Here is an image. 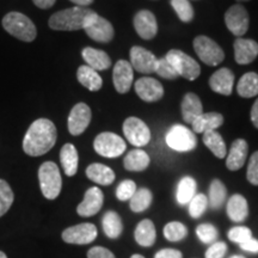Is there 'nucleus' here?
Listing matches in <instances>:
<instances>
[{"label": "nucleus", "mask_w": 258, "mask_h": 258, "mask_svg": "<svg viewBox=\"0 0 258 258\" xmlns=\"http://www.w3.org/2000/svg\"><path fill=\"white\" fill-rule=\"evenodd\" d=\"M88 258H115L111 251L102 246H95L89 250Z\"/></svg>", "instance_id": "47"}, {"label": "nucleus", "mask_w": 258, "mask_h": 258, "mask_svg": "<svg viewBox=\"0 0 258 258\" xmlns=\"http://www.w3.org/2000/svg\"><path fill=\"white\" fill-rule=\"evenodd\" d=\"M38 179L42 194L47 200H55L61 192L62 179L60 170L55 163L46 161L38 169Z\"/></svg>", "instance_id": "4"}, {"label": "nucleus", "mask_w": 258, "mask_h": 258, "mask_svg": "<svg viewBox=\"0 0 258 258\" xmlns=\"http://www.w3.org/2000/svg\"><path fill=\"white\" fill-rule=\"evenodd\" d=\"M158 76L161 77L164 79H176L177 77H179L177 74L176 70L173 69V66L171 64L169 61H167L166 57H161V59H158L156 70H154Z\"/></svg>", "instance_id": "41"}, {"label": "nucleus", "mask_w": 258, "mask_h": 258, "mask_svg": "<svg viewBox=\"0 0 258 258\" xmlns=\"http://www.w3.org/2000/svg\"><path fill=\"white\" fill-rule=\"evenodd\" d=\"M237 92L243 98L258 96V74L254 72L245 73L238 83Z\"/></svg>", "instance_id": "32"}, {"label": "nucleus", "mask_w": 258, "mask_h": 258, "mask_svg": "<svg viewBox=\"0 0 258 258\" xmlns=\"http://www.w3.org/2000/svg\"><path fill=\"white\" fill-rule=\"evenodd\" d=\"M234 83V74L228 69H220L217 72L213 73L209 78V86L214 92L219 95L230 96L232 93Z\"/></svg>", "instance_id": "20"}, {"label": "nucleus", "mask_w": 258, "mask_h": 258, "mask_svg": "<svg viewBox=\"0 0 258 258\" xmlns=\"http://www.w3.org/2000/svg\"><path fill=\"white\" fill-rule=\"evenodd\" d=\"M131 258H145V257L141 256V254H133Z\"/></svg>", "instance_id": "53"}, {"label": "nucleus", "mask_w": 258, "mask_h": 258, "mask_svg": "<svg viewBox=\"0 0 258 258\" xmlns=\"http://www.w3.org/2000/svg\"><path fill=\"white\" fill-rule=\"evenodd\" d=\"M192 46L200 60L208 66H217L225 59V53L221 47L207 36H198L194 40Z\"/></svg>", "instance_id": "6"}, {"label": "nucleus", "mask_w": 258, "mask_h": 258, "mask_svg": "<svg viewBox=\"0 0 258 258\" xmlns=\"http://www.w3.org/2000/svg\"><path fill=\"white\" fill-rule=\"evenodd\" d=\"M240 247L245 251H249V252L258 253V240L253 239V238H251V239L245 241V243L240 244Z\"/></svg>", "instance_id": "49"}, {"label": "nucleus", "mask_w": 258, "mask_h": 258, "mask_svg": "<svg viewBox=\"0 0 258 258\" xmlns=\"http://www.w3.org/2000/svg\"><path fill=\"white\" fill-rule=\"evenodd\" d=\"M247 180L253 185H258V151L251 156L246 172Z\"/></svg>", "instance_id": "45"}, {"label": "nucleus", "mask_w": 258, "mask_h": 258, "mask_svg": "<svg viewBox=\"0 0 258 258\" xmlns=\"http://www.w3.org/2000/svg\"><path fill=\"white\" fill-rule=\"evenodd\" d=\"M226 251H227V245L224 241H218L208 247V250L206 251V258H224Z\"/></svg>", "instance_id": "46"}, {"label": "nucleus", "mask_w": 258, "mask_h": 258, "mask_svg": "<svg viewBox=\"0 0 258 258\" xmlns=\"http://www.w3.org/2000/svg\"><path fill=\"white\" fill-rule=\"evenodd\" d=\"M0 258H8V257H6V254L3 252V251H0Z\"/></svg>", "instance_id": "54"}, {"label": "nucleus", "mask_w": 258, "mask_h": 258, "mask_svg": "<svg viewBox=\"0 0 258 258\" xmlns=\"http://www.w3.org/2000/svg\"><path fill=\"white\" fill-rule=\"evenodd\" d=\"M167 146L177 152H190L198 145V139L189 128L176 124L167 132L165 137Z\"/></svg>", "instance_id": "8"}, {"label": "nucleus", "mask_w": 258, "mask_h": 258, "mask_svg": "<svg viewBox=\"0 0 258 258\" xmlns=\"http://www.w3.org/2000/svg\"><path fill=\"white\" fill-rule=\"evenodd\" d=\"M93 147L99 156L105 158H117L124 153L127 145L117 134L104 132L98 134L93 141Z\"/></svg>", "instance_id": "7"}, {"label": "nucleus", "mask_w": 258, "mask_h": 258, "mask_svg": "<svg viewBox=\"0 0 258 258\" xmlns=\"http://www.w3.org/2000/svg\"><path fill=\"white\" fill-rule=\"evenodd\" d=\"M152 192L146 188L138 189L133 198L129 200V206H131V209L134 213H141L150 207L151 203H152Z\"/></svg>", "instance_id": "35"}, {"label": "nucleus", "mask_w": 258, "mask_h": 258, "mask_svg": "<svg viewBox=\"0 0 258 258\" xmlns=\"http://www.w3.org/2000/svg\"><path fill=\"white\" fill-rule=\"evenodd\" d=\"M96 226L93 224H79L72 227L66 228L62 232V239L63 241L69 244H78V245H85L92 243L97 238Z\"/></svg>", "instance_id": "12"}, {"label": "nucleus", "mask_w": 258, "mask_h": 258, "mask_svg": "<svg viewBox=\"0 0 258 258\" xmlns=\"http://www.w3.org/2000/svg\"><path fill=\"white\" fill-rule=\"evenodd\" d=\"M84 30L91 40L99 42V43H108L114 38L115 35L114 27L110 22L97 14L92 16Z\"/></svg>", "instance_id": "11"}, {"label": "nucleus", "mask_w": 258, "mask_h": 258, "mask_svg": "<svg viewBox=\"0 0 258 258\" xmlns=\"http://www.w3.org/2000/svg\"><path fill=\"white\" fill-rule=\"evenodd\" d=\"M96 12L91 9L80 8V6H74V8L62 10V11L55 12L51 15L49 18L50 29L57 31H74L80 30L86 27L90 19Z\"/></svg>", "instance_id": "2"}, {"label": "nucleus", "mask_w": 258, "mask_h": 258, "mask_svg": "<svg viewBox=\"0 0 258 258\" xmlns=\"http://www.w3.org/2000/svg\"><path fill=\"white\" fill-rule=\"evenodd\" d=\"M134 73L131 62L125 60H120L115 63L112 71V80L116 91L120 93H127L133 84Z\"/></svg>", "instance_id": "18"}, {"label": "nucleus", "mask_w": 258, "mask_h": 258, "mask_svg": "<svg viewBox=\"0 0 258 258\" xmlns=\"http://www.w3.org/2000/svg\"><path fill=\"white\" fill-rule=\"evenodd\" d=\"M208 206V198L203 194H198L189 202V214L194 219H199L206 212Z\"/></svg>", "instance_id": "40"}, {"label": "nucleus", "mask_w": 258, "mask_h": 258, "mask_svg": "<svg viewBox=\"0 0 258 258\" xmlns=\"http://www.w3.org/2000/svg\"><path fill=\"white\" fill-rule=\"evenodd\" d=\"M171 6L184 23H190L194 18V9L189 0H171Z\"/></svg>", "instance_id": "38"}, {"label": "nucleus", "mask_w": 258, "mask_h": 258, "mask_svg": "<svg viewBox=\"0 0 258 258\" xmlns=\"http://www.w3.org/2000/svg\"><path fill=\"white\" fill-rule=\"evenodd\" d=\"M34 2V4L37 6V8L40 9H50L51 6H53L54 4H55L56 0H32Z\"/></svg>", "instance_id": "50"}, {"label": "nucleus", "mask_w": 258, "mask_h": 258, "mask_svg": "<svg viewBox=\"0 0 258 258\" xmlns=\"http://www.w3.org/2000/svg\"><path fill=\"white\" fill-rule=\"evenodd\" d=\"M225 23L228 30L235 36L241 37L249 30L250 17L246 9L240 4L232 5L225 14Z\"/></svg>", "instance_id": "10"}, {"label": "nucleus", "mask_w": 258, "mask_h": 258, "mask_svg": "<svg viewBox=\"0 0 258 258\" xmlns=\"http://www.w3.org/2000/svg\"><path fill=\"white\" fill-rule=\"evenodd\" d=\"M134 29L144 40H152L158 32L156 16L148 10H141L134 16Z\"/></svg>", "instance_id": "17"}, {"label": "nucleus", "mask_w": 258, "mask_h": 258, "mask_svg": "<svg viewBox=\"0 0 258 258\" xmlns=\"http://www.w3.org/2000/svg\"><path fill=\"white\" fill-rule=\"evenodd\" d=\"M226 195H227V190H226V186L221 180L214 179L211 183V186H209V198H208V203L211 205L213 209H219L224 205Z\"/></svg>", "instance_id": "36"}, {"label": "nucleus", "mask_w": 258, "mask_h": 258, "mask_svg": "<svg viewBox=\"0 0 258 258\" xmlns=\"http://www.w3.org/2000/svg\"><path fill=\"white\" fill-rule=\"evenodd\" d=\"M86 176L90 180L99 185H110L115 180L114 171L110 167L99 163L89 165L88 169H86Z\"/></svg>", "instance_id": "26"}, {"label": "nucleus", "mask_w": 258, "mask_h": 258, "mask_svg": "<svg viewBox=\"0 0 258 258\" xmlns=\"http://www.w3.org/2000/svg\"><path fill=\"white\" fill-rule=\"evenodd\" d=\"M227 215L232 221L241 222L249 215V206L244 196L235 194L227 202Z\"/></svg>", "instance_id": "24"}, {"label": "nucleus", "mask_w": 258, "mask_h": 258, "mask_svg": "<svg viewBox=\"0 0 258 258\" xmlns=\"http://www.w3.org/2000/svg\"><path fill=\"white\" fill-rule=\"evenodd\" d=\"M238 3H244V2H249V0H237Z\"/></svg>", "instance_id": "56"}, {"label": "nucleus", "mask_w": 258, "mask_h": 258, "mask_svg": "<svg viewBox=\"0 0 258 258\" xmlns=\"http://www.w3.org/2000/svg\"><path fill=\"white\" fill-rule=\"evenodd\" d=\"M123 165L124 169L133 172L144 171L150 165V156L143 150H133L125 156Z\"/></svg>", "instance_id": "30"}, {"label": "nucleus", "mask_w": 258, "mask_h": 258, "mask_svg": "<svg viewBox=\"0 0 258 258\" xmlns=\"http://www.w3.org/2000/svg\"><path fill=\"white\" fill-rule=\"evenodd\" d=\"M158 59L152 51L134 46L131 49V64L140 73H153Z\"/></svg>", "instance_id": "16"}, {"label": "nucleus", "mask_w": 258, "mask_h": 258, "mask_svg": "<svg viewBox=\"0 0 258 258\" xmlns=\"http://www.w3.org/2000/svg\"><path fill=\"white\" fill-rule=\"evenodd\" d=\"M228 238L230 240L234 241V243L243 244L245 241H247L252 238V232L249 227H245V226H237V227L231 228L228 231Z\"/></svg>", "instance_id": "44"}, {"label": "nucleus", "mask_w": 258, "mask_h": 258, "mask_svg": "<svg viewBox=\"0 0 258 258\" xmlns=\"http://www.w3.org/2000/svg\"><path fill=\"white\" fill-rule=\"evenodd\" d=\"M186 234H188V230L182 222L172 221L164 227V235L169 241H179L184 239Z\"/></svg>", "instance_id": "37"}, {"label": "nucleus", "mask_w": 258, "mask_h": 258, "mask_svg": "<svg viewBox=\"0 0 258 258\" xmlns=\"http://www.w3.org/2000/svg\"><path fill=\"white\" fill-rule=\"evenodd\" d=\"M102 225L105 235L111 239H116V238L120 237L122 231H123V224H122L120 215L112 211L105 213L104 217H103Z\"/></svg>", "instance_id": "31"}, {"label": "nucleus", "mask_w": 258, "mask_h": 258, "mask_svg": "<svg viewBox=\"0 0 258 258\" xmlns=\"http://www.w3.org/2000/svg\"><path fill=\"white\" fill-rule=\"evenodd\" d=\"M103 201H104V195L102 190L97 186H92L86 190L83 202L77 207V213L84 218L93 217L102 209Z\"/></svg>", "instance_id": "15"}, {"label": "nucleus", "mask_w": 258, "mask_h": 258, "mask_svg": "<svg viewBox=\"0 0 258 258\" xmlns=\"http://www.w3.org/2000/svg\"><path fill=\"white\" fill-rule=\"evenodd\" d=\"M234 59L237 63H251L258 56V43L249 38L238 37L234 41Z\"/></svg>", "instance_id": "19"}, {"label": "nucleus", "mask_w": 258, "mask_h": 258, "mask_svg": "<svg viewBox=\"0 0 258 258\" xmlns=\"http://www.w3.org/2000/svg\"><path fill=\"white\" fill-rule=\"evenodd\" d=\"M56 139L55 124L48 118H38L32 122L27 131L23 140V150L28 156H43L54 147Z\"/></svg>", "instance_id": "1"}, {"label": "nucleus", "mask_w": 258, "mask_h": 258, "mask_svg": "<svg viewBox=\"0 0 258 258\" xmlns=\"http://www.w3.org/2000/svg\"><path fill=\"white\" fill-rule=\"evenodd\" d=\"M77 78H78L79 83L82 84L84 88L88 89L89 91L96 92L102 89V77L99 76L97 71L92 70L91 67L86 66V64L80 66L78 71H77Z\"/></svg>", "instance_id": "28"}, {"label": "nucleus", "mask_w": 258, "mask_h": 258, "mask_svg": "<svg viewBox=\"0 0 258 258\" xmlns=\"http://www.w3.org/2000/svg\"><path fill=\"white\" fill-rule=\"evenodd\" d=\"M3 27L10 35L21 41L31 42L36 38V27L28 16L21 12H9L3 18Z\"/></svg>", "instance_id": "3"}, {"label": "nucleus", "mask_w": 258, "mask_h": 258, "mask_svg": "<svg viewBox=\"0 0 258 258\" xmlns=\"http://www.w3.org/2000/svg\"><path fill=\"white\" fill-rule=\"evenodd\" d=\"M196 234H198L200 240L206 244L213 243L218 238L217 228L211 224L199 225L198 228H196Z\"/></svg>", "instance_id": "43"}, {"label": "nucleus", "mask_w": 258, "mask_h": 258, "mask_svg": "<svg viewBox=\"0 0 258 258\" xmlns=\"http://www.w3.org/2000/svg\"><path fill=\"white\" fill-rule=\"evenodd\" d=\"M83 59L85 60L86 66L91 67L92 70L104 71L111 66V59L104 50L96 49V48L86 47L82 51Z\"/></svg>", "instance_id": "22"}, {"label": "nucleus", "mask_w": 258, "mask_h": 258, "mask_svg": "<svg viewBox=\"0 0 258 258\" xmlns=\"http://www.w3.org/2000/svg\"><path fill=\"white\" fill-rule=\"evenodd\" d=\"M180 109H182V116L184 118L186 123L191 124L199 116L203 114V108L201 99L199 98L198 95L195 93L189 92L186 93L182 101V105H180Z\"/></svg>", "instance_id": "23"}, {"label": "nucleus", "mask_w": 258, "mask_h": 258, "mask_svg": "<svg viewBox=\"0 0 258 258\" xmlns=\"http://www.w3.org/2000/svg\"><path fill=\"white\" fill-rule=\"evenodd\" d=\"M70 2H72L73 4L80 6V8H86V6L92 4L93 0H70Z\"/></svg>", "instance_id": "52"}, {"label": "nucleus", "mask_w": 258, "mask_h": 258, "mask_svg": "<svg viewBox=\"0 0 258 258\" xmlns=\"http://www.w3.org/2000/svg\"><path fill=\"white\" fill-rule=\"evenodd\" d=\"M123 134L135 147H144L150 143L151 132L147 124L138 117H128L123 123Z\"/></svg>", "instance_id": "9"}, {"label": "nucleus", "mask_w": 258, "mask_h": 258, "mask_svg": "<svg viewBox=\"0 0 258 258\" xmlns=\"http://www.w3.org/2000/svg\"><path fill=\"white\" fill-rule=\"evenodd\" d=\"M247 151L249 145L244 139H237L232 144L230 152H228L227 159H226V166L231 171H238L244 166L247 158Z\"/></svg>", "instance_id": "21"}, {"label": "nucleus", "mask_w": 258, "mask_h": 258, "mask_svg": "<svg viewBox=\"0 0 258 258\" xmlns=\"http://www.w3.org/2000/svg\"><path fill=\"white\" fill-rule=\"evenodd\" d=\"M165 57L172 64L178 76L188 80H195L199 78L200 73H201V67L184 51L172 49L166 54Z\"/></svg>", "instance_id": "5"}, {"label": "nucleus", "mask_w": 258, "mask_h": 258, "mask_svg": "<svg viewBox=\"0 0 258 258\" xmlns=\"http://www.w3.org/2000/svg\"><path fill=\"white\" fill-rule=\"evenodd\" d=\"M137 191V184L131 179H125L118 184L116 189V198L120 201H127L133 198V195Z\"/></svg>", "instance_id": "42"}, {"label": "nucleus", "mask_w": 258, "mask_h": 258, "mask_svg": "<svg viewBox=\"0 0 258 258\" xmlns=\"http://www.w3.org/2000/svg\"><path fill=\"white\" fill-rule=\"evenodd\" d=\"M154 258H183V254L175 249H163L158 251Z\"/></svg>", "instance_id": "48"}, {"label": "nucleus", "mask_w": 258, "mask_h": 258, "mask_svg": "<svg viewBox=\"0 0 258 258\" xmlns=\"http://www.w3.org/2000/svg\"><path fill=\"white\" fill-rule=\"evenodd\" d=\"M134 237L137 243L140 245V246H152V245L156 243L157 239V232L153 222L148 220V219H145V220L139 222L137 228H135Z\"/></svg>", "instance_id": "25"}, {"label": "nucleus", "mask_w": 258, "mask_h": 258, "mask_svg": "<svg viewBox=\"0 0 258 258\" xmlns=\"http://www.w3.org/2000/svg\"><path fill=\"white\" fill-rule=\"evenodd\" d=\"M224 123V116L219 112H207L199 116L192 122V129L195 133H206L209 131H215Z\"/></svg>", "instance_id": "29"}, {"label": "nucleus", "mask_w": 258, "mask_h": 258, "mask_svg": "<svg viewBox=\"0 0 258 258\" xmlns=\"http://www.w3.org/2000/svg\"><path fill=\"white\" fill-rule=\"evenodd\" d=\"M196 195V182L191 177H183L177 186L176 198L179 205H186Z\"/></svg>", "instance_id": "34"}, {"label": "nucleus", "mask_w": 258, "mask_h": 258, "mask_svg": "<svg viewBox=\"0 0 258 258\" xmlns=\"http://www.w3.org/2000/svg\"><path fill=\"white\" fill-rule=\"evenodd\" d=\"M14 199V191L10 188L9 183L4 179H0V217H3L11 208Z\"/></svg>", "instance_id": "39"}, {"label": "nucleus", "mask_w": 258, "mask_h": 258, "mask_svg": "<svg viewBox=\"0 0 258 258\" xmlns=\"http://www.w3.org/2000/svg\"><path fill=\"white\" fill-rule=\"evenodd\" d=\"M91 122V109L85 103H78L73 106L69 116V131L77 137L83 134Z\"/></svg>", "instance_id": "13"}, {"label": "nucleus", "mask_w": 258, "mask_h": 258, "mask_svg": "<svg viewBox=\"0 0 258 258\" xmlns=\"http://www.w3.org/2000/svg\"><path fill=\"white\" fill-rule=\"evenodd\" d=\"M134 88L138 96L143 101L148 103L158 102L164 96L163 85L157 79L150 78V77H144L137 80Z\"/></svg>", "instance_id": "14"}, {"label": "nucleus", "mask_w": 258, "mask_h": 258, "mask_svg": "<svg viewBox=\"0 0 258 258\" xmlns=\"http://www.w3.org/2000/svg\"><path fill=\"white\" fill-rule=\"evenodd\" d=\"M203 144L207 146L209 150L212 151V153L219 159L226 157L227 154V150H226V144L224 139L218 132L215 131H209L203 133Z\"/></svg>", "instance_id": "33"}, {"label": "nucleus", "mask_w": 258, "mask_h": 258, "mask_svg": "<svg viewBox=\"0 0 258 258\" xmlns=\"http://www.w3.org/2000/svg\"><path fill=\"white\" fill-rule=\"evenodd\" d=\"M60 161L64 173H66L67 176L72 177L76 175L77 171H78L79 157H78V152H77V148L74 147V145L72 144L63 145L60 151Z\"/></svg>", "instance_id": "27"}, {"label": "nucleus", "mask_w": 258, "mask_h": 258, "mask_svg": "<svg viewBox=\"0 0 258 258\" xmlns=\"http://www.w3.org/2000/svg\"><path fill=\"white\" fill-rule=\"evenodd\" d=\"M250 116H251V122H252V124L258 129V98L256 99V102L253 103Z\"/></svg>", "instance_id": "51"}, {"label": "nucleus", "mask_w": 258, "mask_h": 258, "mask_svg": "<svg viewBox=\"0 0 258 258\" xmlns=\"http://www.w3.org/2000/svg\"><path fill=\"white\" fill-rule=\"evenodd\" d=\"M230 258H245V257H243V256H232Z\"/></svg>", "instance_id": "55"}]
</instances>
